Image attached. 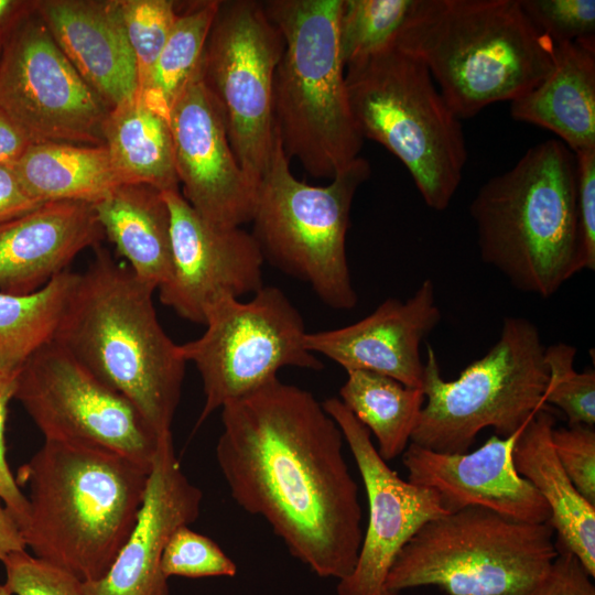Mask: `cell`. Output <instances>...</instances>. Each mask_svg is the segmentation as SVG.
I'll list each match as a JSON object with an SVG mask.
<instances>
[{
  "label": "cell",
  "instance_id": "24",
  "mask_svg": "<svg viewBox=\"0 0 595 595\" xmlns=\"http://www.w3.org/2000/svg\"><path fill=\"white\" fill-rule=\"evenodd\" d=\"M554 415L543 405L520 431L512 450L517 473L547 502L556 544L575 555L595 576V506L575 488L553 448Z\"/></svg>",
  "mask_w": 595,
  "mask_h": 595
},
{
  "label": "cell",
  "instance_id": "5",
  "mask_svg": "<svg viewBox=\"0 0 595 595\" xmlns=\"http://www.w3.org/2000/svg\"><path fill=\"white\" fill-rule=\"evenodd\" d=\"M394 46L422 62L459 119L534 88L554 43L519 0H418Z\"/></svg>",
  "mask_w": 595,
  "mask_h": 595
},
{
  "label": "cell",
  "instance_id": "16",
  "mask_svg": "<svg viewBox=\"0 0 595 595\" xmlns=\"http://www.w3.org/2000/svg\"><path fill=\"white\" fill-rule=\"evenodd\" d=\"M162 193L171 217L172 269L159 299L180 317L205 325L218 301L263 286L264 259L251 234L203 219L180 191Z\"/></svg>",
  "mask_w": 595,
  "mask_h": 595
},
{
  "label": "cell",
  "instance_id": "1",
  "mask_svg": "<svg viewBox=\"0 0 595 595\" xmlns=\"http://www.w3.org/2000/svg\"><path fill=\"white\" fill-rule=\"evenodd\" d=\"M220 410L216 459L236 504L317 576L347 577L363 513L336 422L310 391L278 377Z\"/></svg>",
  "mask_w": 595,
  "mask_h": 595
},
{
  "label": "cell",
  "instance_id": "35",
  "mask_svg": "<svg viewBox=\"0 0 595 595\" xmlns=\"http://www.w3.org/2000/svg\"><path fill=\"white\" fill-rule=\"evenodd\" d=\"M538 31L553 43L595 40L594 0H519Z\"/></svg>",
  "mask_w": 595,
  "mask_h": 595
},
{
  "label": "cell",
  "instance_id": "12",
  "mask_svg": "<svg viewBox=\"0 0 595 595\" xmlns=\"http://www.w3.org/2000/svg\"><path fill=\"white\" fill-rule=\"evenodd\" d=\"M283 50L284 39L262 2L220 1L202 76L238 163L258 185L275 140L273 80Z\"/></svg>",
  "mask_w": 595,
  "mask_h": 595
},
{
  "label": "cell",
  "instance_id": "20",
  "mask_svg": "<svg viewBox=\"0 0 595 595\" xmlns=\"http://www.w3.org/2000/svg\"><path fill=\"white\" fill-rule=\"evenodd\" d=\"M441 318L434 282L425 279L407 301L390 298L353 324L306 332L304 344L346 371L368 370L421 389L424 363L420 346Z\"/></svg>",
  "mask_w": 595,
  "mask_h": 595
},
{
  "label": "cell",
  "instance_id": "34",
  "mask_svg": "<svg viewBox=\"0 0 595 595\" xmlns=\"http://www.w3.org/2000/svg\"><path fill=\"white\" fill-rule=\"evenodd\" d=\"M166 578L227 576L237 574L236 563L210 538L190 526L177 528L169 539L161 561Z\"/></svg>",
  "mask_w": 595,
  "mask_h": 595
},
{
  "label": "cell",
  "instance_id": "45",
  "mask_svg": "<svg viewBox=\"0 0 595 595\" xmlns=\"http://www.w3.org/2000/svg\"><path fill=\"white\" fill-rule=\"evenodd\" d=\"M0 595H13L6 584H0Z\"/></svg>",
  "mask_w": 595,
  "mask_h": 595
},
{
  "label": "cell",
  "instance_id": "42",
  "mask_svg": "<svg viewBox=\"0 0 595 595\" xmlns=\"http://www.w3.org/2000/svg\"><path fill=\"white\" fill-rule=\"evenodd\" d=\"M32 144L26 134L0 110V166L13 167Z\"/></svg>",
  "mask_w": 595,
  "mask_h": 595
},
{
  "label": "cell",
  "instance_id": "44",
  "mask_svg": "<svg viewBox=\"0 0 595 595\" xmlns=\"http://www.w3.org/2000/svg\"><path fill=\"white\" fill-rule=\"evenodd\" d=\"M20 4L18 1L0 0V23Z\"/></svg>",
  "mask_w": 595,
  "mask_h": 595
},
{
  "label": "cell",
  "instance_id": "13",
  "mask_svg": "<svg viewBox=\"0 0 595 595\" xmlns=\"http://www.w3.org/2000/svg\"><path fill=\"white\" fill-rule=\"evenodd\" d=\"M14 398L46 441L98 447L152 465L161 435L126 397L54 340L22 366Z\"/></svg>",
  "mask_w": 595,
  "mask_h": 595
},
{
  "label": "cell",
  "instance_id": "22",
  "mask_svg": "<svg viewBox=\"0 0 595 595\" xmlns=\"http://www.w3.org/2000/svg\"><path fill=\"white\" fill-rule=\"evenodd\" d=\"M36 7L58 47L110 109L138 95L136 60L117 0H48Z\"/></svg>",
  "mask_w": 595,
  "mask_h": 595
},
{
  "label": "cell",
  "instance_id": "8",
  "mask_svg": "<svg viewBox=\"0 0 595 595\" xmlns=\"http://www.w3.org/2000/svg\"><path fill=\"white\" fill-rule=\"evenodd\" d=\"M556 556L550 523L467 507L423 524L386 584L394 593L433 585L447 595H536Z\"/></svg>",
  "mask_w": 595,
  "mask_h": 595
},
{
  "label": "cell",
  "instance_id": "7",
  "mask_svg": "<svg viewBox=\"0 0 595 595\" xmlns=\"http://www.w3.org/2000/svg\"><path fill=\"white\" fill-rule=\"evenodd\" d=\"M349 109L361 137L409 171L424 203L446 209L467 161L461 119L426 66L396 46L345 67Z\"/></svg>",
  "mask_w": 595,
  "mask_h": 595
},
{
  "label": "cell",
  "instance_id": "21",
  "mask_svg": "<svg viewBox=\"0 0 595 595\" xmlns=\"http://www.w3.org/2000/svg\"><path fill=\"white\" fill-rule=\"evenodd\" d=\"M104 235L93 204L79 201L45 202L0 224V292L42 289L78 253L99 246Z\"/></svg>",
  "mask_w": 595,
  "mask_h": 595
},
{
  "label": "cell",
  "instance_id": "19",
  "mask_svg": "<svg viewBox=\"0 0 595 595\" xmlns=\"http://www.w3.org/2000/svg\"><path fill=\"white\" fill-rule=\"evenodd\" d=\"M520 431L508 437L495 434L463 454L439 453L410 442L402 453L408 480L433 489L447 513L483 507L516 521L549 523L547 502L513 465Z\"/></svg>",
  "mask_w": 595,
  "mask_h": 595
},
{
  "label": "cell",
  "instance_id": "4",
  "mask_svg": "<svg viewBox=\"0 0 595 595\" xmlns=\"http://www.w3.org/2000/svg\"><path fill=\"white\" fill-rule=\"evenodd\" d=\"M469 214L482 261L518 291L549 299L585 269L575 155L560 140L484 183Z\"/></svg>",
  "mask_w": 595,
  "mask_h": 595
},
{
  "label": "cell",
  "instance_id": "25",
  "mask_svg": "<svg viewBox=\"0 0 595 595\" xmlns=\"http://www.w3.org/2000/svg\"><path fill=\"white\" fill-rule=\"evenodd\" d=\"M93 206L104 234L134 275L158 290L172 269L171 217L163 193L145 184H125Z\"/></svg>",
  "mask_w": 595,
  "mask_h": 595
},
{
  "label": "cell",
  "instance_id": "18",
  "mask_svg": "<svg viewBox=\"0 0 595 595\" xmlns=\"http://www.w3.org/2000/svg\"><path fill=\"white\" fill-rule=\"evenodd\" d=\"M202 499L183 472L172 432L161 435L137 521L105 576L83 583L86 595H172L163 552L177 528L197 519Z\"/></svg>",
  "mask_w": 595,
  "mask_h": 595
},
{
  "label": "cell",
  "instance_id": "41",
  "mask_svg": "<svg viewBox=\"0 0 595 595\" xmlns=\"http://www.w3.org/2000/svg\"><path fill=\"white\" fill-rule=\"evenodd\" d=\"M41 204L24 190L12 167L0 166V224L24 215Z\"/></svg>",
  "mask_w": 595,
  "mask_h": 595
},
{
  "label": "cell",
  "instance_id": "38",
  "mask_svg": "<svg viewBox=\"0 0 595 595\" xmlns=\"http://www.w3.org/2000/svg\"><path fill=\"white\" fill-rule=\"evenodd\" d=\"M19 371L0 368V498L22 533L28 522L29 502L9 468L4 442L7 409L14 398Z\"/></svg>",
  "mask_w": 595,
  "mask_h": 595
},
{
  "label": "cell",
  "instance_id": "3",
  "mask_svg": "<svg viewBox=\"0 0 595 595\" xmlns=\"http://www.w3.org/2000/svg\"><path fill=\"white\" fill-rule=\"evenodd\" d=\"M94 249L53 340L126 397L158 435L170 433L187 361L159 322L155 290L106 248Z\"/></svg>",
  "mask_w": 595,
  "mask_h": 595
},
{
  "label": "cell",
  "instance_id": "6",
  "mask_svg": "<svg viewBox=\"0 0 595 595\" xmlns=\"http://www.w3.org/2000/svg\"><path fill=\"white\" fill-rule=\"evenodd\" d=\"M284 39L273 80V119L282 149L313 177L332 180L360 153L340 58L342 0L262 2Z\"/></svg>",
  "mask_w": 595,
  "mask_h": 595
},
{
  "label": "cell",
  "instance_id": "39",
  "mask_svg": "<svg viewBox=\"0 0 595 595\" xmlns=\"http://www.w3.org/2000/svg\"><path fill=\"white\" fill-rule=\"evenodd\" d=\"M577 173V209L584 268L595 270V148L574 153Z\"/></svg>",
  "mask_w": 595,
  "mask_h": 595
},
{
  "label": "cell",
  "instance_id": "32",
  "mask_svg": "<svg viewBox=\"0 0 595 595\" xmlns=\"http://www.w3.org/2000/svg\"><path fill=\"white\" fill-rule=\"evenodd\" d=\"M576 348L565 343L545 347L544 361L549 371V382L544 403H551L563 411L569 425L595 423V372H577L574 369Z\"/></svg>",
  "mask_w": 595,
  "mask_h": 595
},
{
  "label": "cell",
  "instance_id": "15",
  "mask_svg": "<svg viewBox=\"0 0 595 595\" xmlns=\"http://www.w3.org/2000/svg\"><path fill=\"white\" fill-rule=\"evenodd\" d=\"M322 405L354 456L368 500L358 559L353 572L338 581L337 595H401L386 584L397 555L423 524L447 512L433 489L402 479L381 458L370 432L339 398H328Z\"/></svg>",
  "mask_w": 595,
  "mask_h": 595
},
{
  "label": "cell",
  "instance_id": "10",
  "mask_svg": "<svg viewBox=\"0 0 595 595\" xmlns=\"http://www.w3.org/2000/svg\"><path fill=\"white\" fill-rule=\"evenodd\" d=\"M369 162L358 156L324 186L294 177L278 133L259 182L251 235L264 261L307 283L335 310L357 304L346 257L351 203L368 180Z\"/></svg>",
  "mask_w": 595,
  "mask_h": 595
},
{
  "label": "cell",
  "instance_id": "31",
  "mask_svg": "<svg viewBox=\"0 0 595 595\" xmlns=\"http://www.w3.org/2000/svg\"><path fill=\"white\" fill-rule=\"evenodd\" d=\"M418 0H342L337 35L344 66L394 46Z\"/></svg>",
  "mask_w": 595,
  "mask_h": 595
},
{
  "label": "cell",
  "instance_id": "27",
  "mask_svg": "<svg viewBox=\"0 0 595 595\" xmlns=\"http://www.w3.org/2000/svg\"><path fill=\"white\" fill-rule=\"evenodd\" d=\"M104 140L126 184L178 191L170 123L139 95L110 109Z\"/></svg>",
  "mask_w": 595,
  "mask_h": 595
},
{
  "label": "cell",
  "instance_id": "17",
  "mask_svg": "<svg viewBox=\"0 0 595 595\" xmlns=\"http://www.w3.org/2000/svg\"><path fill=\"white\" fill-rule=\"evenodd\" d=\"M183 197L205 220L240 227L252 220L256 184L238 163L202 68L174 102L169 119Z\"/></svg>",
  "mask_w": 595,
  "mask_h": 595
},
{
  "label": "cell",
  "instance_id": "2",
  "mask_svg": "<svg viewBox=\"0 0 595 595\" xmlns=\"http://www.w3.org/2000/svg\"><path fill=\"white\" fill-rule=\"evenodd\" d=\"M151 466L107 450L45 440L15 479L30 495L25 545L82 583L100 580L137 521Z\"/></svg>",
  "mask_w": 595,
  "mask_h": 595
},
{
  "label": "cell",
  "instance_id": "23",
  "mask_svg": "<svg viewBox=\"0 0 595 595\" xmlns=\"http://www.w3.org/2000/svg\"><path fill=\"white\" fill-rule=\"evenodd\" d=\"M510 115L552 131L573 153L595 148V40L554 43L550 72L510 101Z\"/></svg>",
  "mask_w": 595,
  "mask_h": 595
},
{
  "label": "cell",
  "instance_id": "30",
  "mask_svg": "<svg viewBox=\"0 0 595 595\" xmlns=\"http://www.w3.org/2000/svg\"><path fill=\"white\" fill-rule=\"evenodd\" d=\"M220 1H202L178 14L147 82L138 95L169 121L172 107L202 68L204 52Z\"/></svg>",
  "mask_w": 595,
  "mask_h": 595
},
{
  "label": "cell",
  "instance_id": "43",
  "mask_svg": "<svg viewBox=\"0 0 595 595\" xmlns=\"http://www.w3.org/2000/svg\"><path fill=\"white\" fill-rule=\"evenodd\" d=\"M26 548L21 530L0 498V561Z\"/></svg>",
  "mask_w": 595,
  "mask_h": 595
},
{
  "label": "cell",
  "instance_id": "33",
  "mask_svg": "<svg viewBox=\"0 0 595 595\" xmlns=\"http://www.w3.org/2000/svg\"><path fill=\"white\" fill-rule=\"evenodd\" d=\"M117 4L136 60L140 90L147 82L178 14L175 10V2L170 0H117Z\"/></svg>",
  "mask_w": 595,
  "mask_h": 595
},
{
  "label": "cell",
  "instance_id": "29",
  "mask_svg": "<svg viewBox=\"0 0 595 595\" xmlns=\"http://www.w3.org/2000/svg\"><path fill=\"white\" fill-rule=\"evenodd\" d=\"M78 274L66 270L25 295L0 292V368L19 371L54 339Z\"/></svg>",
  "mask_w": 595,
  "mask_h": 595
},
{
  "label": "cell",
  "instance_id": "11",
  "mask_svg": "<svg viewBox=\"0 0 595 595\" xmlns=\"http://www.w3.org/2000/svg\"><path fill=\"white\" fill-rule=\"evenodd\" d=\"M204 326L198 338L180 345L203 382L205 401L196 429L229 401L277 378L284 367H324L305 347L300 312L277 286H262L247 302L218 301Z\"/></svg>",
  "mask_w": 595,
  "mask_h": 595
},
{
  "label": "cell",
  "instance_id": "9",
  "mask_svg": "<svg viewBox=\"0 0 595 595\" xmlns=\"http://www.w3.org/2000/svg\"><path fill=\"white\" fill-rule=\"evenodd\" d=\"M544 350L533 322L506 316L489 350L447 381L428 345L421 387L425 401L410 442L439 453L463 454L485 428L500 437L519 432L545 405Z\"/></svg>",
  "mask_w": 595,
  "mask_h": 595
},
{
  "label": "cell",
  "instance_id": "14",
  "mask_svg": "<svg viewBox=\"0 0 595 595\" xmlns=\"http://www.w3.org/2000/svg\"><path fill=\"white\" fill-rule=\"evenodd\" d=\"M0 110L36 143L105 144L110 108L40 19L22 23L0 58Z\"/></svg>",
  "mask_w": 595,
  "mask_h": 595
},
{
  "label": "cell",
  "instance_id": "26",
  "mask_svg": "<svg viewBox=\"0 0 595 595\" xmlns=\"http://www.w3.org/2000/svg\"><path fill=\"white\" fill-rule=\"evenodd\" d=\"M12 170L24 190L41 203L94 204L126 184L105 144H32Z\"/></svg>",
  "mask_w": 595,
  "mask_h": 595
},
{
  "label": "cell",
  "instance_id": "40",
  "mask_svg": "<svg viewBox=\"0 0 595 595\" xmlns=\"http://www.w3.org/2000/svg\"><path fill=\"white\" fill-rule=\"evenodd\" d=\"M558 556L536 595H595L593 578L578 559L556 544Z\"/></svg>",
  "mask_w": 595,
  "mask_h": 595
},
{
  "label": "cell",
  "instance_id": "28",
  "mask_svg": "<svg viewBox=\"0 0 595 595\" xmlns=\"http://www.w3.org/2000/svg\"><path fill=\"white\" fill-rule=\"evenodd\" d=\"M339 400L372 433L386 462L402 455L425 398L422 389L368 370H347Z\"/></svg>",
  "mask_w": 595,
  "mask_h": 595
},
{
  "label": "cell",
  "instance_id": "36",
  "mask_svg": "<svg viewBox=\"0 0 595 595\" xmlns=\"http://www.w3.org/2000/svg\"><path fill=\"white\" fill-rule=\"evenodd\" d=\"M1 562L4 584L13 595H86L74 575L25 550L10 553Z\"/></svg>",
  "mask_w": 595,
  "mask_h": 595
},
{
  "label": "cell",
  "instance_id": "37",
  "mask_svg": "<svg viewBox=\"0 0 595 595\" xmlns=\"http://www.w3.org/2000/svg\"><path fill=\"white\" fill-rule=\"evenodd\" d=\"M556 457L577 489L595 506V430L588 425L553 428L551 433Z\"/></svg>",
  "mask_w": 595,
  "mask_h": 595
}]
</instances>
